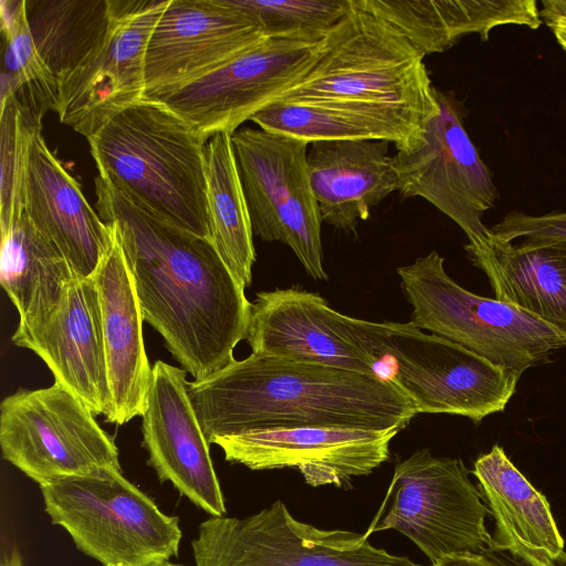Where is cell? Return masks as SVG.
<instances>
[{
  "instance_id": "cell-5",
  "label": "cell",
  "mask_w": 566,
  "mask_h": 566,
  "mask_svg": "<svg viewBox=\"0 0 566 566\" xmlns=\"http://www.w3.org/2000/svg\"><path fill=\"white\" fill-rule=\"evenodd\" d=\"M423 59L395 27L352 0L315 64L276 101H318L428 125L439 104Z\"/></svg>"
},
{
  "instance_id": "cell-17",
  "label": "cell",
  "mask_w": 566,
  "mask_h": 566,
  "mask_svg": "<svg viewBox=\"0 0 566 566\" xmlns=\"http://www.w3.org/2000/svg\"><path fill=\"white\" fill-rule=\"evenodd\" d=\"M187 371L163 360L153 366L142 416V446L158 480L172 486L210 516L227 513L209 442L187 392Z\"/></svg>"
},
{
  "instance_id": "cell-20",
  "label": "cell",
  "mask_w": 566,
  "mask_h": 566,
  "mask_svg": "<svg viewBox=\"0 0 566 566\" xmlns=\"http://www.w3.org/2000/svg\"><path fill=\"white\" fill-rule=\"evenodd\" d=\"M93 276L101 302L105 359L113 399V413L106 422L120 426L143 416L153 367L145 350L144 317L135 282L115 228L113 245Z\"/></svg>"
},
{
  "instance_id": "cell-31",
  "label": "cell",
  "mask_w": 566,
  "mask_h": 566,
  "mask_svg": "<svg viewBox=\"0 0 566 566\" xmlns=\"http://www.w3.org/2000/svg\"><path fill=\"white\" fill-rule=\"evenodd\" d=\"M0 230L24 213L30 154L42 118L13 97L0 102Z\"/></svg>"
},
{
  "instance_id": "cell-29",
  "label": "cell",
  "mask_w": 566,
  "mask_h": 566,
  "mask_svg": "<svg viewBox=\"0 0 566 566\" xmlns=\"http://www.w3.org/2000/svg\"><path fill=\"white\" fill-rule=\"evenodd\" d=\"M36 50L60 84L95 50L112 15V0H25Z\"/></svg>"
},
{
  "instance_id": "cell-2",
  "label": "cell",
  "mask_w": 566,
  "mask_h": 566,
  "mask_svg": "<svg viewBox=\"0 0 566 566\" xmlns=\"http://www.w3.org/2000/svg\"><path fill=\"white\" fill-rule=\"evenodd\" d=\"M187 392L210 443L218 436L295 427L405 429L418 413L396 385L326 365L251 354Z\"/></svg>"
},
{
  "instance_id": "cell-4",
  "label": "cell",
  "mask_w": 566,
  "mask_h": 566,
  "mask_svg": "<svg viewBox=\"0 0 566 566\" xmlns=\"http://www.w3.org/2000/svg\"><path fill=\"white\" fill-rule=\"evenodd\" d=\"M333 323L418 413L459 415L478 423L505 409L522 376L410 322H369L334 310Z\"/></svg>"
},
{
  "instance_id": "cell-37",
  "label": "cell",
  "mask_w": 566,
  "mask_h": 566,
  "mask_svg": "<svg viewBox=\"0 0 566 566\" xmlns=\"http://www.w3.org/2000/svg\"><path fill=\"white\" fill-rule=\"evenodd\" d=\"M0 566H24L21 554L17 547L2 551Z\"/></svg>"
},
{
  "instance_id": "cell-14",
  "label": "cell",
  "mask_w": 566,
  "mask_h": 566,
  "mask_svg": "<svg viewBox=\"0 0 566 566\" xmlns=\"http://www.w3.org/2000/svg\"><path fill=\"white\" fill-rule=\"evenodd\" d=\"M169 0H112L108 29L61 83L60 122L86 139L145 96L149 36Z\"/></svg>"
},
{
  "instance_id": "cell-3",
  "label": "cell",
  "mask_w": 566,
  "mask_h": 566,
  "mask_svg": "<svg viewBox=\"0 0 566 566\" xmlns=\"http://www.w3.org/2000/svg\"><path fill=\"white\" fill-rule=\"evenodd\" d=\"M98 175L158 218L211 240L206 142L160 102L143 98L88 139Z\"/></svg>"
},
{
  "instance_id": "cell-35",
  "label": "cell",
  "mask_w": 566,
  "mask_h": 566,
  "mask_svg": "<svg viewBox=\"0 0 566 566\" xmlns=\"http://www.w3.org/2000/svg\"><path fill=\"white\" fill-rule=\"evenodd\" d=\"M431 566H504L491 552L482 554H458L447 556Z\"/></svg>"
},
{
  "instance_id": "cell-38",
  "label": "cell",
  "mask_w": 566,
  "mask_h": 566,
  "mask_svg": "<svg viewBox=\"0 0 566 566\" xmlns=\"http://www.w3.org/2000/svg\"><path fill=\"white\" fill-rule=\"evenodd\" d=\"M154 566H184V565L171 563L170 560H168V562H164V563H160V564H157V565H154Z\"/></svg>"
},
{
  "instance_id": "cell-36",
  "label": "cell",
  "mask_w": 566,
  "mask_h": 566,
  "mask_svg": "<svg viewBox=\"0 0 566 566\" xmlns=\"http://www.w3.org/2000/svg\"><path fill=\"white\" fill-rule=\"evenodd\" d=\"M490 552L504 566H532V565L512 556L507 552H502V551H490ZM552 566H566V552L565 551L557 557V559L553 563Z\"/></svg>"
},
{
  "instance_id": "cell-12",
  "label": "cell",
  "mask_w": 566,
  "mask_h": 566,
  "mask_svg": "<svg viewBox=\"0 0 566 566\" xmlns=\"http://www.w3.org/2000/svg\"><path fill=\"white\" fill-rule=\"evenodd\" d=\"M324 48L317 42L266 38L211 73L149 97L185 119L207 143L233 134L301 81Z\"/></svg>"
},
{
  "instance_id": "cell-33",
  "label": "cell",
  "mask_w": 566,
  "mask_h": 566,
  "mask_svg": "<svg viewBox=\"0 0 566 566\" xmlns=\"http://www.w3.org/2000/svg\"><path fill=\"white\" fill-rule=\"evenodd\" d=\"M490 231L496 238L510 242L516 239L566 241V212L543 216L510 212Z\"/></svg>"
},
{
  "instance_id": "cell-7",
  "label": "cell",
  "mask_w": 566,
  "mask_h": 566,
  "mask_svg": "<svg viewBox=\"0 0 566 566\" xmlns=\"http://www.w3.org/2000/svg\"><path fill=\"white\" fill-rule=\"evenodd\" d=\"M431 251L397 273L412 306L410 323L522 375L566 347V333L514 305L469 292Z\"/></svg>"
},
{
  "instance_id": "cell-32",
  "label": "cell",
  "mask_w": 566,
  "mask_h": 566,
  "mask_svg": "<svg viewBox=\"0 0 566 566\" xmlns=\"http://www.w3.org/2000/svg\"><path fill=\"white\" fill-rule=\"evenodd\" d=\"M268 38L317 42L352 9V0H228Z\"/></svg>"
},
{
  "instance_id": "cell-10",
  "label": "cell",
  "mask_w": 566,
  "mask_h": 566,
  "mask_svg": "<svg viewBox=\"0 0 566 566\" xmlns=\"http://www.w3.org/2000/svg\"><path fill=\"white\" fill-rule=\"evenodd\" d=\"M253 234L289 245L306 273L327 280L322 217L307 167L306 142L248 126L231 135Z\"/></svg>"
},
{
  "instance_id": "cell-26",
  "label": "cell",
  "mask_w": 566,
  "mask_h": 566,
  "mask_svg": "<svg viewBox=\"0 0 566 566\" xmlns=\"http://www.w3.org/2000/svg\"><path fill=\"white\" fill-rule=\"evenodd\" d=\"M0 232V282L20 316L15 331H29L48 318L80 276L25 212Z\"/></svg>"
},
{
  "instance_id": "cell-30",
  "label": "cell",
  "mask_w": 566,
  "mask_h": 566,
  "mask_svg": "<svg viewBox=\"0 0 566 566\" xmlns=\"http://www.w3.org/2000/svg\"><path fill=\"white\" fill-rule=\"evenodd\" d=\"M0 17L3 35L0 102L13 97L41 118L49 111L59 114L61 84L36 50L25 0H0Z\"/></svg>"
},
{
  "instance_id": "cell-9",
  "label": "cell",
  "mask_w": 566,
  "mask_h": 566,
  "mask_svg": "<svg viewBox=\"0 0 566 566\" xmlns=\"http://www.w3.org/2000/svg\"><path fill=\"white\" fill-rule=\"evenodd\" d=\"M94 417L59 382L19 389L0 405L2 457L40 486L120 469L114 438Z\"/></svg>"
},
{
  "instance_id": "cell-8",
  "label": "cell",
  "mask_w": 566,
  "mask_h": 566,
  "mask_svg": "<svg viewBox=\"0 0 566 566\" xmlns=\"http://www.w3.org/2000/svg\"><path fill=\"white\" fill-rule=\"evenodd\" d=\"M458 458L434 457L419 450L399 462L385 501L365 535L394 530L411 539L431 560L458 554L490 551V514L483 496Z\"/></svg>"
},
{
  "instance_id": "cell-16",
  "label": "cell",
  "mask_w": 566,
  "mask_h": 566,
  "mask_svg": "<svg viewBox=\"0 0 566 566\" xmlns=\"http://www.w3.org/2000/svg\"><path fill=\"white\" fill-rule=\"evenodd\" d=\"M399 429L295 427L218 436L226 461L251 470L297 469L311 486L350 485L389 459Z\"/></svg>"
},
{
  "instance_id": "cell-34",
  "label": "cell",
  "mask_w": 566,
  "mask_h": 566,
  "mask_svg": "<svg viewBox=\"0 0 566 566\" xmlns=\"http://www.w3.org/2000/svg\"><path fill=\"white\" fill-rule=\"evenodd\" d=\"M539 17L566 53V0H542Z\"/></svg>"
},
{
  "instance_id": "cell-25",
  "label": "cell",
  "mask_w": 566,
  "mask_h": 566,
  "mask_svg": "<svg viewBox=\"0 0 566 566\" xmlns=\"http://www.w3.org/2000/svg\"><path fill=\"white\" fill-rule=\"evenodd\" d=\"M395 27L424 56L442 53L463 36L489 40L505 24L537 29L543 23L535 0H354Z\"/></svg>"
},
{
  "instance_id": "cell-24",
  "label": "cell",
  "mask_w": 566,
  "mask_h": 566,
  "mask_svg": "<svg viewBox=\"0 0 566 566\" xmlns=\"http://www.w3.org/2000/svg\"><path fill=\"white\" fill-rule=\"evenodd\" d=\"M464 248L489 277L494 298L566 333V241L525 239L514 244L489 229Z\"/></svg>"
},
{
  "instance_id": "cell-11",
  "label": "cell",
  "mask_w": 566,
  "mask_h": 566,
  "mask_svg": "<svg viewBox=\"0 0 566 566\" xmlns=\"http://www.w3.org/2000/svg\"><path fill=\"white\" fill-rule=\"evenodd\" d=\"M191 547L196 566H422L365 534L301 522L280 500L244 518L208 517Z\"/></svg>"
},
{
  "instance_id": "cell-19",
  "label": "cell",
  "mask_w": 566,
  "mask_h": 566,
  "mask_svg": "<svg viewBox=\"0 0 566 566\" xmlns=\"http://www.w3.org/2000/svg\"><path fill=\"white\" fill-rule=\"evenodd\" d=\"M333 311L319 294L298 287L259 292L245 340L256 355L376 376L365 355L338 334Z\"/></svg>"
},
{
  "instance_id": "cell-23",
  "label": "cell",
  "mask_w": 566,
  "mask_h": 566,
  "mask_svg": "<svg viewBox=\"0 0 566 566\" xmlns=\"http://www.w3.org/2000/svg\"><path fill=\"white\" fill-rule=\"evenodd\" d=\"M472 473L495 520L490 551L507 552L532 566H552L564 552V538L546 497L497 444L475 460Z\"/></svg>"
},
{
  "instance_id": "cell-18",
  "label": "cell",
  "mask_w": 566,
  "mask_h": 566,
  "mask_svg": "<svg viewBox=\"0 0 566 566\" xmlns=\"http://www.w3.org/2000/svg\"><path fill=\"white\" fill-rule=\"evenodd\" d=\"M15 346L35 353L59 382L95 416L113 413L102 311L94 276L76 277L57 306L36 327L11 337Z\"/></svg>"
},
{
  "instance_id": "cell-1",
  "label": "cell",
  "mask_w": 566,
  "mask_h": 566,
  "mask_svg": "<svg viewBox=\"0 0 566 566\" xmlns=\"http://www.w3.org/2000/svg\"><path fill=\"white\" fill-rule=\"evenodd\" d=\"M96 211L115 228L144 321L193 380L230 364L247 338L251 302L212 241L138 206L95 178Z\"/></svg>"
},
{
  "instance_id": "cell-15",
  "label": "cell",
  "mask_w": 566,
  "mask_h": 566,
  "mask_svg": "<svg viewBox=\"0 0 566 566\" xmlns=\"http://www.w3.org/2000/svg\"><path fill=\"white\" fill-rule=\"evenodd\" d=\"M266 38L228 0H169L147 43L144 98L178 90Z\"/></svg>"
},
{
  "instance_id": "cell-27",
  "label": "cell",
  "mask_w": 566,
  "mask_h": 566,
  "mask_svg": "<svg viewBox=\"0 0 566 566\" xmlns=\"http://www.w3.org/2000/svg\"><path fill=\"white\" fill-rule=\"evenodd\" d=\"M250 120L261 129L292 136L310 145L319 140L380 139L395 144L397 151L415 147L426 129L405 116L308 99L276 101Z\"/></svg>"
},
{
  "instance_id": "cell-21",
  "label": "cell",
  "mask_w": 566,
  "mask_h": 566,
  "mask_svg": "<svg viewBox=\"0 0 566 566\" xmlns=\"http://www.w3.org/2000/svg\"><path fill=\"white\" fill-rule=\"evenodd\" d=\"M24 212L80 277L92 276L113 245L114 228L91 207L42 133L31 147Z\"/></svg>"
},
{
  "instance_id": "cell-28",
  "label": "cell",
  "mask_w": 566,
  "mask_h": 566,
  "mask_svg": "<svg viewBox=\"0 0 566 566\" xmlns=\"http://www.w3.org/2000/svg\"><path fill=\"white\" fill-rule=\"evenodd\" d=\"M205 160L211 241L234 277L245 289L252 282L255 249L231 134L221 133L208 139Z\"/></svg>"
},
{
  "instance_id": "cell-22",
  "label": "cell",
  "mask_w": 566,
  "mask_h": 566,
  "mask_svg": "<svg viewBox=\"0 0 566 566\" xmlns=\"http://www.w3.org/2000/svg\"><path fill=\"white\" fill-rule=\"evenodd\" d=\"M390 143L380 139L319 140L307 150L312 189L323 222L355 232L373 207L397 190Z\"/></svg>"
},
{
  "instance_id": "cell-6",
  "label": "cell",
  "mask_w": 566,
  "mask_h": 566,
  "mask_svg": "<svg viewBox=\"0 0 566 566\" xmlns=\"http://www.w3.org/2000/svg\"><path fill=\"white\" fill-rule=\"evenodd\" d=\"M44 510L75 547L103 566H154L179 555V518L105 468L40 486Z\"/></svg>"
},
{
  "instance_id": "cell-13",
  "label": "cell",
  "mask_w": 566,
  "mask_h": 566,
  "mask_svg": "<svg viewBox=\"0 0 566 566\" xmlns=\"http://www.w3.org/2000/svg\"><path fill=\"white\" fill-rule=\"evenodd\" d=\"M436 98L439 113L419 143L392 156L397 191L403 199H426L474 241L489 231L482 216L494 207L497 190L463 126L460 104L438 88Z\"/></svg>"
}]
</instances>
